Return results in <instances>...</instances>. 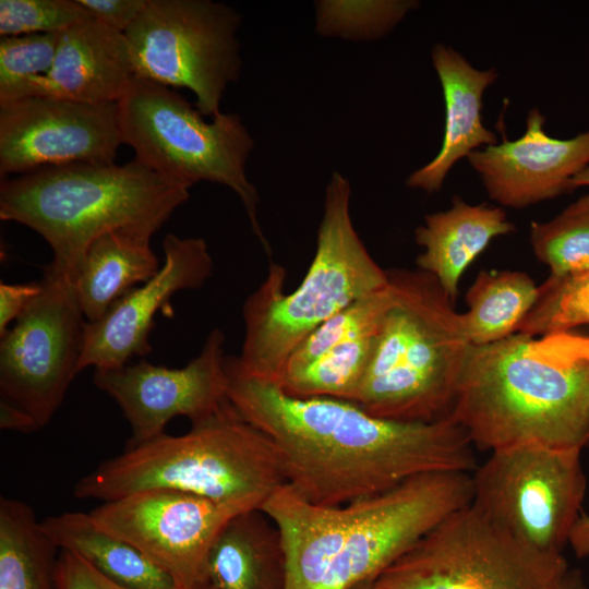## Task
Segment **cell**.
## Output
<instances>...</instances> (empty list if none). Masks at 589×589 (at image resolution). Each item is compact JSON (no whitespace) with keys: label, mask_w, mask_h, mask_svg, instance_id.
Segmentation results:
<instances>
[{"label":"cell","mask_w":589,"mask_h":589,"mask_svg":"<svg viewBox=\"0 0 589 589\" xmlns=\"http://www.w3.org/2000/svg\"><path fill=\"white\" fill-rule=\"evenodd\" d=\"M471 500V473L433 472L338 506L311 504L284 484L260 509L281 537L285 589H349L374 581Z\"/></svg>","instance_id":"2"},{"label":"cell","mask_w":589,"mask_h":589,"mask_svg":"<svg viewBox=\"0 0 589 589\" xmlns=\"http://www.w3.org/2000/svg\"><path fill=\"white\" fill-rule=\"evenodd\" d=\"M285 477L276 446L228 400L181 435L125 446L74 485L76 498L107 502L144 490H173L260 509Z\"/></svg>","instance_id":"5"},{"label":"cell","mask_w":589,"mask_h":589,"mask_svg":"<svg viewBox=\"0 0 589 589\" xmlns=\"http://www.w3.org/2000/svg\"><path fill=\"white\" fill-rule=\"evenodd\" d=\"M568 543L578 558L589 556V515L581 513L576 521Z\"/></svg>","instance_id":"37"},{"label":"cell","mask_w":589,"mask_h":589,"mask_svg":"<svg viewBox=\"0 0 589 589\" xmlns=\"http://www.w3.org/2000/svg\"><path fill=\"white\" fill-rule=\"evenodd\" d=\"M574 187H589V166L581 170L573 180Z\"/></svg>","instance_id":"39"},{"label":"cell","mask_w":589,"mask_h":589,"mask_svg":"<svg viewBox=\"0 0 589 589\" xmlns=\"http://www.w3.org/2000/svg\"><path fill=\"white\" fill-rule=\"evenodd\" d=\"M349 181L334 171L312 263L301 284L284 292L286 272L271 265L266 279L245 300L242 374L277 384L291 353L323 323L354 301L388 285L387 269L370 255L350 216Z\"/></svg>","instance_id":"6"},{"label":"cell","mask_w":589,"mask_h":589,"mask_svg":"<svg viewBox=\"0 0 589 589\" xmlns=\"http://www.w3.org/2000/svg\"><path fill=\"white\" fill-rule=\"evenodd\" d=\"M530 244L550 276L566 277L589 271V193L549 221H532Z\"/></svg>","instance_id":"27"},{"label":"cell","mask_w":589,"mask_h":589,"mask_svg":"<svg viewBox=\"0 0 589 589\" xmlns=\"http://www.w3.org/2000/svg\"><path fill=\"white\" fill-rule=\"evenodd\" d=\"M58 589H130L123 587L96 570L79 555L60 550L57 562ZM171 589H217L209 580L193 585L178 586Z\"/></svg>","instance_id":"33"},{"label":"cell","mask_w":589,"mask_h":589,"mask_svg":"<svg viewBox=\"0 0 589 589\" xmlns=\"http://www.w3.org/2000/svg\"><path fill=\"white\" fill-rule=\"evenodd\" d=\"M589 324V271L566 277H548L517 333L532 337L569 332Z\"/></svg>","instance_id":"29"},{"label":"cell","mask_w":589,"mask_h":589,"mask_svg":"<svg viewBox=\"0 0 589 589\" xmlns=\"http://www.w3.org/2000/svg\"><path fill=\"white\" fill-rule=\"evenodd\" d=\"M40 290V281L0 284V336L9 329L12 321L19 318Z\"/></svg>","instance_id":"35"},{"label":"cell","mask_w":589,"mask_h":589,"mask_svg":"<svg viewBox=\"0 0 589 589\" xmlns=\"http://www.w3.org/2000/svg\"><path fill=\"white\" fill-rule=\"evenodd\" d=\"M581 450L521 445L491 452L471 472V505L518 540L562 553L581 514Z\"/></svg>","instance_id":"11"},{"label":"cell","mask_w":589,"mask_h":589,"mask_svg":"<svg viewBox=\"0 0 589 589\" xmlns=\"http://www.w3.org/2000/svg\"><path fill=\"white\" fill-rule=\"evenodd\" d=\"M0 428L23 433L39 430L31 414L3 399H0Z\"/></svg>","instance_id":"36"},{"label":"cell","mask_w":589,"mask_h":589,"mask_svg":"<svg viewBox=\"0 0 589 589\" xmlns=\"http://www.w3.org/2000/svg\"><path fill=\"white\" fill-rule=\"evenodd\" d=\"M224 345V333L213 328L201 352L183 368L156 365L143 359L94 370V384L117 402L130 424L127 446L165 434L166 425L176 417L200 422L228 401Z\"/></svg>","instance_id":"15"},{"label":"cell","mask_w":589,"mask_h":589,"mask_svg":"<svg viewBox=\"0 0 589 589\" xmlns=\"http://www.w3.org/2000/svg\"><path fill=\"white\" fill-rule=\"evenodd\" d=\"M393 298L394 289L388 279V285L384 288L354 301L327 320L291 353L279 381L284 375L303 368L338 342L376 329Z\"/></svg>","instance_id":"28"},{"label":"cell","mask_w":589,"mask_h":589,"mask_svg":"<svg viewBox=\"0 0 589 589\" xmlns=\"http://www.w3.org/2000/svg\"><path fill=\"white\" fill-rule=\"evenodd\" d=\"M118 113L122 142L140 164L189 187L209 181L231 189L271 256L257 219L259 194L245 175L254 143L238 115L220 112L206 122L181 94L137 76L118 101Z\"/></svg>","instance_id":"8"},{"label":"cell","mask_w":589,"mask_h":589,"mask_svg":"<svg viewBox=\"0 0 589 589\" xmlns=\"http://www.w3.org/2000/svg\"><path fill=\"white\" fill-rule=\"evenodd\" d=\"M151 237L117 230L97 238L86 250L74 279L79 304L87 322H96L110 306L160 269Z\"/></svg>","instance_id":"22"},{"label":"cell","mask_w":589,"mask_h":589,"mask_svg":"<svg viewBox=\"0 0 589 589\" xmlns=\"http://www.w3.org/2000/svg\"><path fill=\"white\" fill-rule=\"evenodd\" d=\"M93 16L106 26L123 33L137 19L146 0H77Z\"/></svg>","instance_id":"34"},{"label":"cell","mask_w":589,"mask_h":589,"mask_svg":"<svg viewBox=\"0 0 589 589\" xmlns=\"http://www.w3.org/2000/svg\"><path fill=\"white\" fill-rule=\"evenodd\" d=\"M349 589H375L374 581H363L350 587Z\"/></svg>","instance_id":"40"},{"label":"cell","mask_w":589,"mask_h":589,"mask_svg":"<svg viewBox=\"0 0 589 589\" xmlns=\"http://www.w3.org/2000/svg\"><path fill=\"white\" fill-rule=\"evenodd\" d=\"M432 62L441 82L445 103L442 146L435 158L407 179L411 189L428 193L440 191L448 172L461 158L481 146L497 143L494 132L482 122V98L498 74L496 69L478 70L457 50L437 44Z\"/></svg>","instance_id":"19"},{"label":"cell","mask_w":589,"mask_h":589,"mask_svg":"<svg viewBox=\"0 0 589 589\" xmlns=\"http://www.w3.org/2000/svg\"><path fill=\"white\" fill-rule=\"evenodd\" d=\"M250 509L155 489L103 502L89 514L100 529L136 548L176 585L193 586L208 580V555L224 527Z\"/></svg>","instance_id":"13"},{"label":"cell","mask_w":589,"mask_h":589,"mask_svg":"<svg viewBox=\"0 0 589 589\" xmlns=\"http://www.w3.org/2000/svg\"><path fill=\"white\" fill-rule=\"evenodd\" d=\"M240 14L209 0H146L124 32L135 76L189 88L202 116L220 113L229 83L240 76Z\"/></svg>","instance_id":"10"},{"label":"cell","mask_w":589,"mask_h":589,"mask_svg":"<svg viewBox=\"0 0 589 589\" xmlns=\"http://www.w3.org/2000/svg\"><path fill=\"white\" fill-rule=\"evenodd\" d=\"M502 207L454 199L450 208L429 214L414 231L423 252L419 269L434 276L455 303L465 271L497 237L515 231Z\"/></svg>","instance_id":"20"},{"label":"cell","mask_w":589,"mask_h":589,"mask_svg":"<svg viewBox=\"0 0 589 589\" xmlns=\"http://www.w3.org/2000/svg\"><path fill=\"white\" fill-rule=\"evenodd\" d=\"M123 144L118 103L29 96L0 104V176L45 167L115 164Z\"/></svg>","instance_id":"14"},{"label":"cell","mask_w":589,"mask_h":589,"mask_svg":"<svg viewBox=\"0 0 589 589\" xmlns=\"http://www.w3.org/2000/svg\"><path fill=\"white\" fill-rule=\"evenodd\" d=\"M207 579L217 589H285L286 557L276 525L261 509L232 517L208 555Z\"/></svg>","instance_id":"21"},{"label":"cell","mask_w":589,"mask_h":589,"mask_svg":"<svg viewBox=\"0 0 589 589\" xmlns=\"http://www.w3.org/2000/svg\"><path fill=\"white\" fill-rule=\"evenodd\" d=\"M545 117L530 109L525 133L472 152L468 163L491 200L524 208L570 193L574 178L589 166V130L567 140L550 136Z\"/></svg>","instance_id":"17"},{"label":"cell","mask_w":589,"mask_h":589,"mask_svg":"<svg viewBox=\"0 0 589 589\" xmlns=\"http://www.w3.org/2000/svg\"><path fill=\"white\" fill-rule=\"evenodd\" d=\"M394 289L353 404L395 421L448 418L470 342L461 313L421 269H387Z\"/></svg>","instance_id":"7"},{"label":"cell","mask_w":589,"mask_h":589,"mask_svg":"<svg viewBox=\"0 0 589 589\" xmlns=\"http://www.w3.org/2000/svg\"><path fill=\"white\" fill-rule=\"evenodd\" d=\"M538 296L526 273L480 272L466 294L468 311L461 313L469 342L483 346L516 334Z\"/></svg>","instance_id":"25"},{"label":"cell","mask_w":589,"mask_h":589,"mask_svg":"<svg viewBox=\"0 0 589 589\" xmlns=\"http://www.w3.org/2000/svg\"><path fill=\"white\" fill-rule=\"evenodd\" d=\"M134 77L124 34L92 17L62 31L51 69L20 82L0 104L29 96L118 103Z\"/></svg>","instance_id":"18"},{"label":"cell","mask_w":589,"mask_h":589,"mask_svg":"<svg viewBox=\"0 0 589 589\" xmlns=\"http://www.w3.org/2000/svg\"><path fill=\"white\" fill-rule=\"evenodd\" d=\"M378 328L338 342L303 368L284 375L277 386L291 397L352 402L368 371Z\"/></svg>","instance_id":"26"},{"label":"cell","mask_w":589,"mask_h":589,"mask_svg":"<svg viewBox=\"0 0 589 589\" xmlns=\"http://www.w3.org/2000/svg\"><path fill=\"white\" fill-rule=\"evenodd\" d=\"M551 589H589V585L578 570L567 569Z\"/></svg>","instance_id":"38"},{"label":"cell","mask_w":589,"mask_h":589,"mask_svg":"<svg viewBox=\"0 0 589 589\" xmlns=\"http://www.w3.org/2000/svg\"><path fill=\"white\" fill-rule=\"evenodd\" d=\"M567 569L562 553L528 545L469 504L383 572L374 588L551 589Z\"/></svg>","instance_id":"9"},{"label":"cell","mask_w":589,"mask_h":589,"mask_svg":"<svg viewBox=\"0 0 589 589\" xmlns=\"http://www.w3.org/2000/svg\"><path fill=\"white\" fill-rule=\"evenodd\" d=\"M92 17L77 0H0L1 37L61 33Z\"/></svg>","instance_id":"31"},{"label":"cell","mask_w":589,"mask_h":589,"mask_svg":"<svg viewBox=\"0 0 589 589\" xmlns=\"http://www.w3.org/2000/svg\"><path fill=\"white\" fill-rule=\"evenodd\" d=\"M40 292L0 336V395L46 426L79 373L86 320L74 279L44 268Z\"/></svg>","instance_id":"12"},{"label":"cell","mask_w":589,"mask_h":589,"mask_svg":"<svg viewBox=\"0 0 589 589\" xmlns=\"http://www.w3.org/2000/svg\"><path fill=\"white\" fill-rule=\"evenodd\" d=\"M60 33L26 34L0 39V100L23 80L47 73Z\"/></svg>","instance_id":"32"},{"label":"cell","mask_w":589,"mask_h":589,"mask_svg":"<svg viewBox=\"0 0 589 589\" xmlns=\"http://www.w3.org/2000/svg\"><path fill=\"white\" fill-rule=\"evenodd\" d=\"M227 396L277 448L285 484L302 500L338 506L425 473L478 466L466 431L449 417L404 422L374 417L342 399L286 395L240 373L226 356Z\"/></svg>","instance_id":"1"},{"label":"cell","mask_w":589,"mask_h":589,"mask_svg":"<svg viewBox=\"0 0 589 589\" xmlns=\"http://www.w3.org/2000/svg\"><path fill=\"white\" fill-rule=\"evenodd\" d=\"M58 551L28 504L0 498V589H58Z\"/></svg>","instance_id":"24"},{"label":"cell","mask_w":589,"mask_h":589,"mask_svg":"<svg viewBox=\"0 0 589 589\" xmlns=\"http://www.w3.org/2000/svg\"><path fill=\"white\" fill-rule=\"evenodd\" d=\"M190 188L135 159L45 167L1 180L0 219L41 236L53 254L48 265L75 279L93 241L117 230L152 238L190 197Z\"/></svg>","instance_id":"4"},{"label":"cell","mask_w":589,"mask_h":589,"mask_svg":"<svg viewBox=\"0 0 589 589\" xmlns=\"http://www.w3.org/2000/svg\"><path fill=\"white\" fill-rule=\"evenodd\" d=\"M449 418L477 448L589 445V336L516 333L470 345Z\"/></svg>","instance_id":"3"},{"label":"cell","mask_w":589,"mask_h":589,"mask_svg":"<svg viewBox=\"0 0 589 589\" xmlns=\"http://www.w3.org/2000/svg\"><path fill=\"white\" fill-rule=\"evenodd\" d=\"M163 251L164 263L153 278L117 300L98 321L86 322L79 372L119 368L149 353L156 313L172 317V296L202 287L212 275L213 260L202 238L168 233Z\"/></svg>","instance_id":"16"},{"label":"cell","mask_w":589,"mask_h":589,"mask_svg":"<svg viewBox=\"0 0 589 589\" xmlns=\"http://www.w3.org/2000/svg\"><path fill=\"white\" fill-rule=\"evenodd\" d=\"M414 1H320L317 31L352 39H374L397 25Z\"/></svg>","instance_id":"30"},{"label":"cell","mask_w":589,"mask_h":589,"mask_svg":"<svg viewBox=\"0 0 589 589\" xmlns=\"http://www.w3.org/2000/svg\"><path fill=\"white\" fill-rule=\"evenodd\" d=\"M59 550L72 552L130 589H171L173 579L136 548L100 529L89 513L65 512L40 521Z\"/></svg>","instance_id":"23"}]
</instances>
